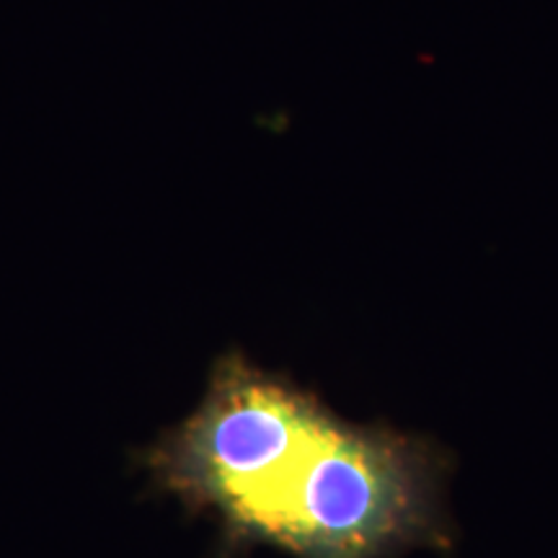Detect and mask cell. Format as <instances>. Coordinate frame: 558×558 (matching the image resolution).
I'll return each instance as SVG.
<instances>
[{
  "instance_id": "cell-1",
  "label": "cell",
  "mask_w": 558,
  "mask_h": 558,
  "mask_svg": "<svg viewBox=\"0 0 558 558\" xmlns=\"http://www.w3.org/2000/svg\"><path fill=\"white\" fill-rule=\"evenodd\" d=\"M158 492L220 527L222 554L290 558L450 556L452 458L435 439L354 424L243 352L209 369L199 407L145 450Z\"/></svg>"
}]
</instances>
